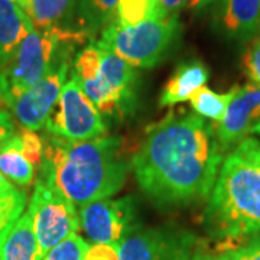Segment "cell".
<instances>
[{"label": "cell", "instance_id": "cell-1", "mask_svg": "<svg viewBox=\"0 0 260 260\" xmlns=\"http://www.w3.org/2000/svg\"><path fill=\"white\" fill-rule=\"evenodd\" d=\"M224 159L215 130L198 114L171 116L150 130L132 158L140 189L159 205L207 200Z\"/></svg>", "mask_w": 260, "mask_h": 260}, {"label": "cell", "instance_id": "cell-2", "mask_svg": "<svg viewBox=\"0 0 260 260\" xmlns=\"http://www.w3.org/2000/svg\"><path fill=\"white\" fill-rule=\"evenodd\" d=\"M130 168L132 160L126 159L119 136L85 142L49 136L44 143L39 179L75 207H83L117 194Z\"/></svg>", "mask_w": 260, "mask_h": 260}, {"label": "cell", "instance_id": "cell-3", "mask_svg": "<svg viewBox=\"0 0 260 260\" xmlns=\"http://www.w3.org/2000/svg\"><path fill=\"white\" fill-rule=\"evenodd\" d=\"M207 232L236 240L260 234V140L246 138L225 155L204 211Z\"/></svg>", "mask_w": 260, "mask_h": 260}, {"label": "cell", "instance_id": "cell-4", "mask_svg": "<svg viewBox=\"0 0 260 260\" xmlns=\"http://www.w3.org/2000/svg\"><path fill=\"white\" fill-rule=\"evenodd\" d=\"M88 38L80 32L34 29L16 49L9 62L2 67L6 104L42 80L68 45H81Z\"/></svg>", "mask_w": 260, "mask_h": 260}, {"label": "cell", "instance_id": "cell-5", "mask_svg": "<svg viewBox=\"0 0 260 260\" xmlns=\"http://www.w3.org/2000/svg\"><path fill=\"white\" fill-rule=\"evenodd\" d=\"M179 32L178 16H155L129 28L112 22L95 42L135 68H152L165 59L177 44Z\"/></svg>", "mask_w": 260, "mask_h": 260}, {"label": "cell", "instance_id": "cell-6", "mask_svg": "<svg viewBox=\"0 0 260 260\" xmlns=\"http://www.w3.org/2000/svg\"><path fill=\"white\" fill-rule=\"evenodd\" d=\"M45 129L51 136L68 142L99 139L107 133L102 113L71 75L47 119Z\"/></svg>", "mask_w": 260, "mask_h": 260}, {"label": "cell", "instance_id": "cell-7", "mask_svg": "<svg viewBox=\"0 0 260 260\" xmlns=\"http://www.w3.org/2000/svg\"><path fill=\"white\" fill-rule=\"evenodd\" d=\"M138 77L135 67L103 48L102 67L97 78L78 84L102 116L121 119L133 112Z\"/></svg>", "mask_w": 260, "mask_h": 260}, {"label": "cell", "instance_id": "cell-8", "mask_svg": "<svg viewBox=\"0 0 260 260\" xmlns=\"http://www.w3.org/2000/svg\"><path fill=\"white\" fill-rule=\"evenodd\" d=\"M28 213L39 247V260L58 243L81 229L80 213L68 198L38 179L29 201Z\"/></svg>", "mask_w": 260, "mask_h": 260}, {"label": "cell", "instance_id": "cell-9", "mask_svg": "<svg viewBox=\"0 0 260 260\" xmlns=\"http://www.w3.org/2000/svg\"><path fill=\"white\" fill-rule=\"evenodd\" d=\"M74 48V45L65 48L47 75L12 102L10 109L23 129L37 132L45 127L61 90L68 81Z\"/></svg>", "mask_w": 260, "mask_h": 260}, {"label": "cell", "instance_id": "cell-10", "mask_svg": "<svg viewBox=\"0 0 260 260\" xmlns=\"http://www.w3.org/2000/svg\"><path fill=\"white\" fill-rule=\"evenodd\" d=\"M195 246L197 237L182 229H136L119 243V254L120 260H191Z\"/></svg>", "mask_w": 260, "mask_h": 260}, {"label": "cell", "instance_id": "cell-11", "mask_svg": "<svg viewBox=\"0 0 260 260\" xmlns=\"http://www.w3.org/2000/svg\"><path fill=\"white\" fill-rule=\"evenodd\" d=\"M81 229L94 243L123 242L136 230L138 208L132 197L103 198L80 210Z\"/></svg>", "mask_w": 260, "mask_h": 260}, {"label": "cell", "instance_id": "cell-12", "mask_svg": "<svg viewBox=\"0 0 260 260\" xmlns=\"http://www.w3.org/2000/svg\"><path fill=\"white\" fill-rule=\"evenodd\" d=\"M260 120V87L246 84L236 87V93L229 104L223 119L217 123L215 138L223 152L237 146L251 133Z\"/></svg>", "mask_w": 260, "mask_h": 260}, {"label": "cell", "instance_id": "cell-13", "mask_svg": "<svg viewBox=\"0 0 260 260\" xmlns=\"http://www.w3.org/2000/svg\"><path fill=\"white\" fill-rule=\"evenodd\" d=\"M217 28L234 41L260 38V0H218Z\"/></svg>", "mask_w": 260, "mask_h": 260}, {"label": "cell", "instance_id": "cell-14", "mask_svg": "<svg viewBox=\"0 0 260 260\" xmlns=\"http://www.w3.org/2000/svg\"><path fill=\"white\" fill-rule=\"evenodd\" d=\"M78 0H30L28 16L38 30L81 32L77 25Z\"/></svg>", "mask_w": 260, "mask_h": 260}, {"label": "cell", "instance_id": "cell-15", "mask_svg": "<svg viewBox=\"0 0 260 260\" xmlns=\"http://www.w3.org/2000/svg\"><path fill=\"white\" fill-rule=\"evenodd\" d=\"M34 29L25 10L10 0H0V67L9 62L20 42Z\"/></svg>", "mask_w": 260, "mask_h": 260}, {"label": "cell", "instance_id": "cell-16", "mask_svg": "<svg viewBox=\"0 0 260 260\" xmlns=\"http://www.w3.org/2000/svg\"><path fill=\"white\" fill-rule=\"evenodd\" d=\"M208 80V70L200 61H188L178 67L174 75L164 87L159 104L162 107L175 106L178 103L186 102L189 97Z\"/></svg>", "mask_w": 260, "mask_h": 260}, {"label": "cell", "instance_id": "cell-17", "mask_svg": "<svg viewBox=\"0 0 260 260\" xmlns=\"http://www.w3.org/2000/svg\"><path fill=\"white\" fill-rule=\"evenodd\" d=\"M0 260H39L37 236L28 211L20 215L2 244Z\"/></svg>", "mask_w": 260, "mask_h": 260}, {"label": "cell", "instance_id": "cell-18", "mask_svg": "<svg viewBox=\"0 0 260 260\" xmlns=\"http://www.w3.org/2000/svg\"><path fill=\"white\" fill-rule=\"evenodd\" d=\"M0 174L19 186H28L34 182L35 167L25 156L18 133L0 146Z\"/></svg>", "mask_w": 260, "mask_h": 260}, {"label": "cell", "instance_id": "cell-19", "mask_svg": "<svg viewBox=\"0 0 260 260\" xmlns=\"http://www.w3.org/2000/svg\"><path fill=\"white\" fill-rule=\"evenodd\" d=\"M119 0H78L77 25L88 38L107 28L114 19Z\"/></svg>", "mask_w": 260, "mask_h": 260}, {"label": "cell", "instance_id": "cell-20", "mask_svg": "<svg viewBox=\"0 0 260 260\" xmlns=\"http://www.w3.org/2000/svg\"><path fill=\"white\" fill-rule=\"evenodd\" d=\"M234 93H236V87L227 93H215L211 88L204 85V87L198 88L189 97V102H191L195 114H198L205 120L208 119V120L218 123L225 114V110L232 102Z\"/></svg>", "mask_w": 260, "mask_h": 260}, {"label": "cell", "instance_id": "cell-21", "mask_svg": "<svg viewBox=\"0 0 260 260\" xmlns=\"http://www.w3.org/2000/svg\"><path fill=\"white\" fill-rule=\"evenodd\" d=\"M26 203V192L15 185L0 192V247L25 211Z\"/></svg>", "mask_w": 260, "mask_h": 260}, {"label": "cell", "instance_id": "cell-22", "mask_svg": "<svg viewBox=\"0 0 260 260\" xmlns=\"http://www.w3.org/2000/svg\"><path fill=\"white\" fill-rule=\"evenodd\" d=\"M155 16V0H119L113 23L121 28H129Z\"/></svg>", "mask_w": 260, "mask_h": 260}, {"label": "cell", "instance_id": "cell-23", "mask_svg": "<svg viewBox=\"0 0 260 260\" xmlns=\"http://www.w3.org/2000/svg\"><path fill=\"white\" fill-rule=\"evenodd\" d=\"M103 59V48L97 42H91L77 52L73 62V73L71 77L80 81H90L95 80L100 73Z\"/></svg>", "mask_w": 260, "mask_h": 260}, {"label": "cell", "instance_id": "cell-24", "mask_svg": "<svg viewBox=\"0 0 260 260\" xmlns=\"http://www.w3.org/2000/svg\"><path fill=\"white\" fill-rule=\"evenodd\" d=\"M88 247L90 244L78 233H74L54 246L41 260H84Z\"/></svg>", "mask_w": 260, "mask_h": 260}, {"label": "cell", "instance_id": "cell-25", "mask_svg": "<svg viewBox=\"0 0 260 260\" xmlns=\"http://www.w3.org/2000/svg\"><path fill=\"white\" fill-rule=\"evenodd\" d=\"M18 135L22 142V149H23L25 156L34 167H39L44 156V140L41 139L35 132L23 129V127Z\"/></svg>", "mask_w": 260, "mask_h": 260}, {"label": "cell", "instance_id": "cell-26", "mask_svg": "<svg viewBox=\"0 0 260 260\" xmlns=\"http://www.w3.org/2000/svg\"><path fill=\"white\" fill-rule=\"evenodd\" d=\"M229 260H260V234L251 236L249 242L230 250H224Z\"/></svg>", "mask_w": 260, "mask_h": 260}, {"label": "cell", "instance_id": "cell-27", "mask_svg": "<svg viewBox=\"0 0 260 260\" xmlns=\"http://www.w3.org/2000/svg\"><path fill=\"white\" fill-rule=\"evenodd\" d=\"M244 68L251 83L260 87V38L254 39L247 49L244 55Z\"/></svg>", "mask_w": 260, "mask_h": 260}, {"label": "cell", "instance_id": "cell-28", "mask_svg": "<svg viewBox=\"0 0 260 260\" xmlns=\"http://www.w3.org/2000/svg\"><path fill=\"white\" fill-rule=\"evenodd\" d=\"M84 260H120L117 243H94L88 247Z\"/></svg>", "mask_w": 260, "mask_h": 260}, {"label": "cell", "instance_id": "cell-29", "mask_svg": "<svg viewBox=\"0 0 260 260\" xmlns=\"http://www.w3.org/2000/svg\"><path fill=\"white\" fill-rule=\"evenodd\" d=\"M191 0H155L156 16L158 18H171L178 16L181 10L189 6Z\"/></svg>", "mask_w": 260, "mask_h": 260}, {"label": "cell", "instance_id": "cell-30", "mask_svg": "<svg viewBox=\"0 0 260 260\" xmlns=\"http://www.w3.org/2000/svg\"><path fill=\"white\" fill-rule=\"evenodd\" d=\"M15 135V121L9 112L0 107V146Z\"/></svg>", "mask_w": 260, "mask_h": 260}, {"label": "cell", "instance_id": "cell-31", "mask_svg": "<svg viewBox=\"0 0 260 260\" xmlns=\"http://www.w3.org/2000/svg\"><path fill=\"white\" fill-rule=\"evenodd\" d=\"M191 260H229V257H227L225 251L218 253V254L207 253V251H197V253H194V256H192Z\"/></svg>", "mask_w": 260, "mask_h": 260}, {"label": "cell", "instance_id": "cell-32", "mask_svg": "<svg viewBox=\"0 0 260 260\" xmlns=\"http://www.w3.org/2000/svg\"><path fill=\"white\" fill-rule=\"evenodd\" d=\"M0 103L6 104V90H5V81H3V74H2V67H0Z\"/></svg>", "mask_w": 260, "mask_h": 260}, {"label": "cell", "instance_id": "cell-33", "mask_svg": "<svg viewBox=\"0 0 260 260\" xmlns=\"http://www.w3.org/2000/svg\"><path fill=\"white\" fill-rule=\"evenodd\" d=\"M12 3H15V5H18L19 8L22 10H25L26 13L29 12V2L30 0H10Z\"/></svg>", "mask_w": 260, "mask_h": 260}, {"label": "cell", "instance_id": "cell-34", "mask_svg": "<svg viewBox=\"0 0 260 260\" xmlns=\"http://www.w3.org/2000/svg\"><path fill=\"white\" fill-rule=\"evenodd\" d=\"M12 186L13 185L10 184L9 181L0 174V192H2V191H5V189H9V188H12Z\"/></svg>", "mask_w": 260, "mask_h": 260}, {"label": "cell", "instance_id": "cell-35", "mask_svg": "<svg viewBox=\"0 0 260 260\" xmlns=\"http://www.w3.org/2000/svg\"><path fill=\"white\" fill-rule=\"evenodd\" d=\"M207 2H210V0H191L189 6H192V8H195V6H203Z\"/></svg>", "mask_w": 260, "mask_h": 260}, {"label": "cell", "instance_id": "cell-36", "mask_svg": "<svg viewBox=\"0 0 260 260\" xmlns=\"http://www.w3.org/2000/svg\"><path fill=\"white\" fill-rule=\"evenodd\" d=\"M251 133H253V135H259L260 136V120L256 123V126H254L253 130H251Z\"/></svg>", "mask_w": 260, "mask_h": 260}]
</instances>
